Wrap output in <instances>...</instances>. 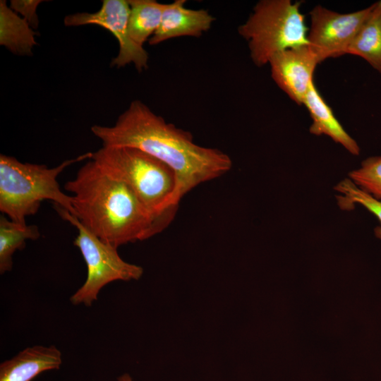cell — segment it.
<instances>
[{"instance_id": "cell-6", "label": "cell", "mask_w": 381, "mask_h": 381, "mask_svg": "<svg viewBox=\"0 0 381 381\" xmlns=\"http://www.w3.org/2000/svg\"><path fill=\"white\" fill-rule=\"evenodd\" d=\"M54 206L59 215L78 230L73 243L79 248L87 268L85 283L70 298L73 305L90 306L107 284L117 280H138L141 277L142 267L125 262L119 256L116 247L101 240L68 210Z\"/></svg>"}, {"instance_id": "cell-8", "label": "cell", "mask_w": 381, "mask_h": 381, "mask_svg": "<svg viewBox=\"0 0 381 381\" xmlns=\"http://www.w3.org/2000/svg\"><path fill=\"white\" fill-rule=\"evenodd\" d=\"M131 8L126 0H104L101 8L95 13H77L64 18L66 26L97 25L111 32L117 39L119 52L111 66L123 67L134 64L138 71L147 67L148 54L131 37L128 21Z\"/></svg>"}, {"instance_id": "cell-15", "label": "cell", "mask_w": 381, "mask_h": 381, "mask_svg": "<svg viewBox=\"0 0 381 381\" xmlns=\"http://www.w3.org/2000/svg\"><path fill=\"white\" fill-rule=\"evenodd\" d=\"M40 236L35 225H22L0 217V273L11 271L13 267L12 257L17 250L25 246L28 239L36 240Z\"/></svg>"}, {"instance_id": "cell-11", "label": "cell", "mask_w": 381, "mask_h": 381, "mask_svg": "<svg viewBox=\"0 0 381 381\" xmlns=\"http://www.w3.org/2000/svg\"><path fill=\"white\" fill-rule=\"evenodd\" d=\"M61 363V352L54 345L28 347L0 364V381H31L44 371L59 369Z\"/></svg>"}, {"instance_id": "cell-13", "label": "cell", "mask_w": 381, "mask_h": 381, "mask_svg": "<svg viewBox=\"0 0 381 381\" xmlns=\"http://www.w3.org/2000/svg\"><path fill=\"white\" fill-rule=\"evenodd\" d=\"M372 6L370 14L355 36L347 54L363 58L381 73V0Z\"/></svg>"}, {"instance_id": "cell-1", "label": "cell", "mask_w": 381, "mask_h": 381, "mask_svg": "<svg viewBox=\"0 0 381 381\" xmlns=\"http://www.w3.org/2000/svg\"><path fill=\"white\" fill-rule=\"evenodd\" d=\"M91 131L103 146L137 148L170 167L177 183L174 205L194 188L222 176L232 167L227 154L196 144L190 132L167 123L140 100L133 101L114 126L95 125Z\"/></svg>"}, {"instance_id": "cell-5", "label": "cell", "mask_w": 381, "mask_h": 381, "mask_svg": "<svg viewBox=\"0 0 381 381\" xmlns=\"http://www.w3.org/2000/svg\"><path fill=\"white\" fill-rule=\"evenodd\" d=\"M301 3L261 0L238 32L248 44L252 61L262 66L282 51L308 45V28L300 11Z\"/></svg>"}, {"instance_id": "cell-17", "label": "cell", "mask_w": 381, "mask_h": 381, "mask_svg": "<svg viewBox=\"0 0 381 381\" xmlns=\"http://www.w3.org/2000/svg\"><path fill=\"white\" fill-rule=\"evenodd\" d=\"M349 177L363 191L381 199V155L364 159L358 169L349 173Z\"/></svg>"}, {"instance_id": "cell-10", "label": "cell", "mask_w": 381, "mask_h": 381, "mask_svg": "<svg viewBox=\"0 0 381 381\" xmlns=\"http://www.w3.org/2000/svg\"><path fill=\"white\" fill-rule=\"evenodd\" d=\"M185 0L166 4L160 25L148 40L155 45L165 40L183 37H200L209 30L215 18L205 9L185 6Z\"/></svg>"}, {"instance_id": "cell-9", "label": "cell", "mask_w": 381, "mask_h": 381, "mask_svg": "<svg viewBox=\"0 0 381 381\" xmlns=\"http://www.w3.org/2000/svg\"><path fill=\"white\" fill-rule=\"evenodd\" d=\"M318 64L308 45L279 52L269 61L272 79L298 105L303 104Z\"/></svg>"}, {"instance_id": "cell-19", "label": "cell", "mask_w": 381, "mask_h": 381, "mask_svg": "<svg viewBox=\"0 0 381 381\" xmlns=\"http://www.w3.org/2000/svg\"><path fill=\"white\" fill-rule=\"evenodd\" d=\"M118 381H133L132 377L128 373H124L117 379Z\"/></svg>"}, {"instance_id": "cell-2", "label": "cell", "mask_w": 381, "mask_h": 381, "mask_svg": "<svg viewBox=\"0 0 381 381\" xmlns=\"http://www.w3.org/2000/svg\"><path fill=\"white\" fill-rule=\"evenodd\" d=\"M64 188L73 194L75 217L116 248L147 239L169 226L152 215L127 184L91 159Z\"/></svg>"}, {"instance_id": "cell-4", "label": "cell", "mask_w": 381, "mask_h": 381, "mask_svg": "<svg viewBox=\"0 0 381 381\" xmlns=\"http://www.w3.org/2000/svg\"><path fill=\"white\" fill-rule=\"evenodd\" d=\"M87 152L57 167L23 163L13 157L0 156V210L13 222L26 225V217L36 214L41 202L53 201L75 216L72 196L60 188L58 176L69 165L90 159Z\"/></svg>"}, {"instance_id": "cell-16", "label": "cell", "mask_w": 381, "mask_h": 381, "mask_svg": "<svg viewBox=\"0 0 381 381\" xmlns=\"http://www.w3.org/2000/svg\"><path fill=\"white\" fill-rule=\"evenodd\" d=\"M339 193L337 202L342 210H351L355 205H361L373 214L381 224V201L357 186L349 178L341 181L334 187ZM375 235L381 239V226L375 228Z\"/></svg>"}, {"instance_id": "cell-12", "label": "cell", "mask_w": 381, "mask_h": 381, "mask_svg": "<svg viewBox=\"0 0 381 381\" xmlns=\"http://www.w3.org/2000/svg\"><path fill=\"white\" fill-rule=\"evenodd\" d=\"M303 104L308 109L313 120L309 128L311 134L327 135L341 145L351 154L356 156L359 155L360 147L358 143L336 119L332 109L317 90L314 82L310 84Z\"/></svg>"}, {"instance_id": "cell-3", "label": "cell", "mask_w": 381, "mask_h": 381, "mask_svg": "<svg viewBox=\"0 0 381 381\" xmlns=\"http://www.w3.org/2000/svg\"><path fill=\"white\" fill-rule=\"evenodd\" d=\"M91 159L127 184L150 213L167 224L179 205L173 204L176 177L167 164L134 147L102 146Z\"/></svg>"}, {"instance_id": "cell-18", "label": "cell", "mask_w": 381, "mask_h": 381, "mask_svg": "<svg viewBox=\"0 0 381 381\" xmlns=\"http://www.w3.org/2000/svg\"><path fill=\"white\" fill-rule=\"evenodd\" d=\"M11 8L20 13L30 26L37 27L38 19L35 11L42 1H11Z\"/></svg>"}, {"instance_id": "cell-7", "label": "cell", "mask_w": 381, "mask_h": 381, "mask_svg": "<svg viewBox=\"0 0 381 381\" xmlns=\"http://www.w3.org/2000/svg\"><path fill=\"white\" fill-rule=\"evenodd\" d=\"M373 6L348 13H340L318 5L310 11L308 47L319 63L347 54Z\"/></svg>"}, {"instance_id": "cell-14", "label": "cell", "mask_w": 381, "mask_h": 381, "mask_svg": "<svg viewBox=\"0 0 381 381\" xmlns=\"http://www.w3.org/2000/svg\"><path fill=\"white\" fill-rule=\"evenodd\" d=\"M128 3L130 36L137 44L143 47L159 28L166 4L154 0H130Z\"/></svg>"}]
</instances>
